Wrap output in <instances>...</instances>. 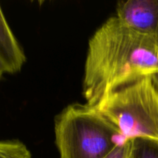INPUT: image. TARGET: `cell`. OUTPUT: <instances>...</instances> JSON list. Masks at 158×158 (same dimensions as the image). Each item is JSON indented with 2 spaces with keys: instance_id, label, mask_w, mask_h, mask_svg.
Segmentation results:
<instances>
[{
  "instance_id": "52a82bcc",
  "label": "cell",
  "mask_w": 158,
  "mask_h": 158,
  "mask_svg": "<svg viewBox=\"0 0 158 158\" xmlns=\"http://www.w3.org/2000/svg\"><path fill=\"white\" fill-rule=\"evenodd\" d=\"M0 158H31V154L19 140H4L0 141Z\"/></svg>"
},
{
  "instance_id": "5b68a950",
  "label": "cell",
  "mask_w": 158,
  "mask_h": 158,
  "mask_svg": "<svg viewBox=\"0 0 158 158\" xmlns=\"http://www.w3.org/2000/svg\"><path fill=\"white\" fill-rule=\"evenodd\" d=\"M26 62V56L12 33L0 6V68L3 73H15Z\"/></svg>"
},
{
  "instance_id": "277c9868",
  "label": "cell",
  "mask_w": 158,
  "mask_h": 158,
  "mask_svg": "<svg viewBox=\"0 0 158 158\" xmlns=\"http://www.w3.org/2000/svg\"><path fill=\"white\" fill-rule=\"evenodd\" d=\"M115 16L121 24L135 32L157 36L158 0L120 1Z\"/></svg>"
},
{
  "instance_id": "6da1fadb",
  "label": "cell",
  "mask_w": 158,
  "mask_h": 158,
  "mask_svg": "<svg viewBox=\"0 0 158 158\" xmlns=\"http://www.w3.org/2000/svg\"><path fill=\"white\" fill-rule=\"evenodd\" d=\"M147 75H158V42L126 27L116 16L108 19L89 41L83 94L95 106L110 89Z\"/></svg>"
},
{
  "instance_id": "30bf717a",
  "label": "cell",
  "mask_w": 158,
  "mask_h": 158,
  "mask_svg": "<svg viewBox=\"0 0 158 158\" xmlns=\"http://www.w3.org/2000/svg\"><path fill=\"white\" fill-rule=\"evenodd\" d=\"M156 39H157V42H158V31H157V36H156Z\"/></svg>"
},
{
  "instance_id": "9c48e42d",
  "label": "cell",
  "mask_w": 158,
  "mask_h": 158,
  "mask_svg": "<svg viewBox=\"0 0 158 158\" xmlns=\"http://www.w3.org/2000/svg\"><path fill=\"white\" fill-rule=\"evenodd\" d=\"M3 73H3V71L2 70V69H1V68H0V79H1L2 77Z\"/></svg>"
},
{
  "instance_id": "ba28073f",
  "label": "cell",
  "mask_w": 158,
  "mask_h": 158,
  "mask_svg": "<svg viewBox=\"0 0 158 158\" xmlns=\"http://www.w3.org/2000/svg\"><path fill=\"white\" fill-rule=\"evenodd\" d=\"M131 146V139H127L117 144L103 158H127Z\"/></svg>"
},
{
  "instance_id": "3957f363",
  "label": "cell",
  "mask_w": 158,
  "mask_h": 158,
  "mask_svg": "<svg viewBox=\"0 0 158 158\" xmlns=\"http://www.w3.org/2000/svg\"><path fill=\"white\" fill-rule=\"evenodd\" d=\"M54 129L60 158H103L126 140L87 103L66 106L56 117Z\"/></svg>"
},
{
  "instance_id": "7a4b0ae2",
  "label": "cell",
  "mask_w": 158,
  "mask_h": 158,
  "mask_svg": "<svg viewBox=\"0 0 158 158\" xmlns=\"http://www.w3.org/2000/svg\"><path fill=\"white\" fill-rule=\"evenodd\" d=\"M94 107L126 140L158 141V75L142 76L113 88Z\"/></svg>"
},
{
  "instance_id": "8992f818",
  "label": "cell",
  "mask_w": 158,
  "mask_h": 158,
  "mask_svg": "<svg viewBox=\"0 0 158 158\" xmlns=\"http://www.w3.org/2000/svg\"><path fill=\"white\" fill-rule=\"evenodd\" d=\"M127 158H158V141L148 138L131 139Z\"/></svg>"
}]
</instances>
